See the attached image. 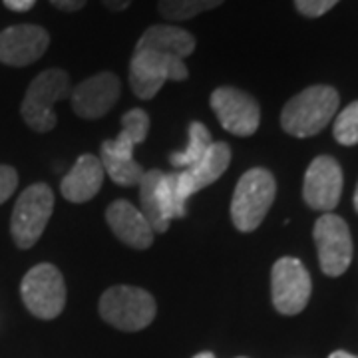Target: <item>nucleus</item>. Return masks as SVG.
I'll return each mask as SVG.
<instances>
[{
  "mask_svg": "<svg viewBox=\"0 0 358 358\" xmlns=\"http://www.w3.org/2000/svg\"><path fill=\"white\" fill-rule=\"evenodd\" d=\"M18 187V173L10 166H0V205L13 197Z\"/></svg>",
  "mask_w": 358,
  "mask_h": 358,
  "instance_id": "b1692460",
  "label": "nucleus"
},
{
  "mask_svg": "<svg viewBox=\"0 0 358 358\" xmlns=\"http://www.w3.org/2000/svg\"><path fill=\"white\" fill-rule=\"evenodd\" d=\"M338 92L333 86H310L282 108L281 126L294 138H310L329 126L338 112Z\"/></svg>",
  "mask_w": 358,
  "mask_h": 358,
  "instance_id": "f257e3e1",
  "label": "nucleus"
},
{
  "mask_svg": "<svg viewBox=\"0 0 358 358\" xmlns=\"http://www.w3.org/2000/svg\"><path fill=\"white\" fill-rule=\"evenodd\" d=\"M36 4V0H4V6L14 13H26Z\"/></svg>",
  "mask_w": 358,
  "mask_h": 358,
  "instance_id": "a878e982",
  "label": "nucleus"
},
{
  "mask_svg": "<svg viewBox=\"0 0 358 358\" xmlns=\"http://www.w3.org/2000/svg\"><path fill=\"white\" fill-rule=\"evenodd\" d=\"M231 150L227 143L215 141L211 143L209 152L205 154L201 162H197L195 166L176 171V185H178V195L181 203H185L193 193L201 192L207 185L215 183L225 169L229 167Z\"/></svg>",
  "mask_w": 358,
  "mask_h": 358,
  "instance_id": "2eb2a0df",
  "label": "nucleus"
},
{
  "mask_svg": "<svg viewBox=\"0 0 358 358\" xmlns=\"http://www.w3.org/2000/svg\"><path fill=\"white\" fill-rule=\"evenodd\" d=\"M120 92V78L112 72H100L72 90V108L84 120H98L114 108Z\"/></svg>",
  "mask_w": 358,
  "mask_h": 358,
  "instance_id": "ddd939ff",
  "label": "nucleus"
},
{
  "mask_svg": "<svg viewBox=\"0 0 358 358\" xmlns=\"http://www.w3.org/2000/svg\"><path fill=\"white\" fill-rule=\"evenodd\" d=\"M343 195V169L331 155H319L305 173L303 197L310 209L331 213Z\"/></svg>",
  "mask_w": 358,
  "mask_h": 358,
  "instance_id": "f8f14e48",
  "label": "nucleus"
},
{
  "mask_svg": "<svg viewBox=\"0 0 358 358\" xmlns=\"http://www.w3.org/2000/svg\"><path fill=\"white\" fill-rule=\"evenodd\" d=\"M148 129H150V115L140 108L129 110L122 117L120 136L115 140H106L102 143L100 157H110V159H120V162L134 159V150L148 138Z\"/></svg>",
  "mask_w": 358,
  "mask_h": 358,
  "instance_id": "a211bd4d",
  "label": "nucleus"
},
{
  "mask_svg": "<svg viewBox=\"0 0 358 358\" xmlns=\"http://www.w3.org/2000/svg\"><path fill=\"white\" fill-rule=\"evenodd\" d=\"M50 34L34 24L10 26L0 32V62L6 66H28L44 56Z\"/></svg>",
  "mask_w": 358,
  "mask_h": 358,
  "instance_id": "4468645a",
  "label": "nucleus"
},
{
  "mask_svg": "<svg viewBox=\"0 0 358 358\" xmlns=\"http://www.w3.org/2000/svg\"><path fill=\"white\" fill-rule=\"evenodd\" d=\"M329 358H358L355 355H350V352H346V350H334L333 355Z\"/></svg>",
  "mask_w": 358,
  "mask_h": 358,
  "instance_id": "cd10ccee",
  "label": "nucleus"
},
{
  "mask_svg": "<svg viewBox=\"0 0 358 358\" xmlns=\"http://www.w3.org/2000/svg\"><path fill=\"white\" fill-rule=\"evenodd\" d=\"M50 2L54 4V6H56V8H60V10L74 13V10L84 8V4H86L88 0H50Z\"/></svg>",
  "mask_w": 358,
  "mask_h": 358,
  "instance_id": "393cba45",
  "label": "nucleus"
},
{
  "mask_svg": "<svg viewBox=\"0 0 358 358\" xmlns=\"http://www.w3.org/2000/svg\"><path fill=\"white\" fill-rule=\"evenodd\" d=\"M277 195V183L273 173L263 167H253L237 181L231 199L233 225L243 233L255 231L268 213Z\"/></svg>",
  "mask_w": 358,
  "mask_h": 358,
  "instance_id": "f03ea898",
  "label": "nucleus"
},
{
  "mask_svg": "<svg viewBox=\"0 0 358 358\" xmlns=\"http://www.w3.org/2000/svg\"><path fill=\"white\" fill-rule=\"evenodd\" d=\"M103 178H106V171H103L100 157L84 154L78 157L74 167L62 179L60 192L64 195V199L72 203H86L102 189Z\"/></svg>",
  "mask_w": 358,
  "mask_h": 358,
  "instance_id": "f3484780",
  "label": "nucleus"
},
{
  "mask_svg": "<svg viewBox=\"0 0 358 358\" xmlns=\"http://www.w3.org/2000/svg\"><path fill=\"white\" fill-rule=\"evenodd\" d=\"M225 0H159L157 8L169 20H189L197 14L221 6Z\"/></svg>",
  "mask_w": 358,
  "mask_h": 358,
  "instance_id": "412c9836",
  "label": "nucleus"
},
{
  "mask_svg": "<svg viewBox=\"0 0 358 358\" xmlns=\"http://www.w3.org/2000/svg\"><path fill=\"white\" fill-rule=\"evenodd\" d=\"M136 50H155L176 56L179 60L192 56L195 50V38L179 26L155 24L150 26L138 40Z\"/></svg>",
  "mask_w": 358,
  "mask_h": 358,
  "instance_id": "6ab92c4d",
  "label": "nucleus"
},
{
  "mask_svg": "<svg viewBox=\"0 0 358 358\" xmlns=\"http://www.w3.org/2000/svg\"><path fill=\"white\" fill-rule=\"evenodd\" d=\"M313 282L307 267L294 259L282 257L271 271V294L273 305L281 315H299L307 307Z\"/></svg>",
  "mask_w": 358,
  "mask_h": 358,
  "instance_id": "1a4fd4ad",
  "label": "nucleus"
},
{
  "mask_svg": "<svg viewBox=\"0 0 358 358\" xmlns=\"http://www.w3.org/2000/svg\"><path fill=\"white\" fill-rule=\"evenodd\" d=\"M341 0H294L296 10L307 18H319L334 8Z\"/></svg>",
  "mask_w": 358,
  "mask_h": 358,
  "instance_id": "5701e85b",
  "label": "nucleus"
},
{
  "mask_svg": "<svg viewBox=\"0 0 358 358\" xmlns=\"http://www.w3.org/2000/svg\"><path fill=\"white\" fill-rule=\"evenodd\" d=\"M211 108L223 129L231 131L233 136L247 138L259 129L261 108L255 98L243 90L221 86L211 94Z\"/></svg>",
  "mask_w": 358,
  "mask_h": 358,
  "instance_id": "9b49d317",
  "label": "nucleus"
},
{
  "mask_svg": "<svg viewBox=\"0 0 358 358\" xmlns=\"http://www.w3.org/2000/svg\"><path fill=\"white\" fill-rule=\"evenodd\" d=\"M315 245L324 275L341 277L352 261V237L346 221L334 213H324L315 223Z\"/></svg>",
  "mask_w": 358,
  "mask_h": 358,
  "instance_id": "9d476101",
  "label": "nucleus"
},
{
  "mask_svg": "<svg viewBox=\"0 0 358 358\" xmlns=\"http://www.w3.org/2000/svg\"><path fill=\"white\" fill-rule=\"evenodd\" d=\"M70 94V76L60 68L44 70L32 80L20 108L24 122L34 131H50L56 128L54 103L64 100Z\"/></svg>",
  "mask_w": 358,
  "mask_h": 358,
  "instance_id": "39448f33",
  "label": "nucleus"
},
{
  "mask_svg": "<svg viewBox=\"0 0 358 358\" xmlns=\"http://www.w3.org/2000/svg\"><path fill=\"white\" fill-rule=\"evenodd\" d=\"M355 209L358 211V185H357V192H355Z\"/></svg>",
  "mask_w": 358,
  "mask_h": 358,
  "instance_id": "c756f323",
  "label": "nucleus"
},
{
  "mask_svg": "<svg viewBox=\"0 0 358 358\" xmlns=\"http://www.w3.org/2000/svg\"><path fill=\"white\" fill-rule=\"evenodd\" d=\"M211 143L213 141H211L209 129L205 128L201 122H192L189 124V141H187V145L181 152H173V154L169 155V164L173 167H178L179 171L195 166L209 152Z\"/></svg>",
  "mask_w": 358,
  "mask_h": 358,
  "instance_id": "aec40b11",
  "label": "nucleus"
},
{
  "mask_svg": "<svg viewBox=\"0 0 358 358\" xmlns=\"http://www.w3.org/2000/svg\"><path fill=\"white\" fill-rule=\"evenodd\" d=\"M140 203L143 217L152 225L154 233H166L171 219L185 217L187 209L181 203L176 185V173H164L150 169L140 181Z\"/></svg>",
  "mask_w": 358,
  "mask_h": 358,
  "instance_id": "20e7f679",
  "label": "nucleus"
},
{
  "mask_svg": "<svg viewBox=\"0 0 358 358\" xmlns=\"http://www.w3.org/2000/svg\"><path fill=\"white\" fill-rule=\"evenodd\" d=\"M187 76L183 60L162 52L136 50L129 62V84L140 100H152L167 80L181 82Z\"/></svg>",
  "mask_w": 358,
  "mask_h": 358,
  "instance_id": "6e6552de",
  "label": "nucleus"
},
{
  "mask_svg": "<svg viewBox=\"0 0 358 358\" xmlns=\"http://www.w3.org/2000/svg\"><path fill=\"white\" fill-rule=\"evenodd\" d=\"M106 221H108L110 229L114 231L115 237L134 249H148L154 243L152 225L143 217L140 209L134 207L126 199H117L108 207Z\"/></svg>",
  "mask_w": 358,
  "mask_h": 358,
  "instance_id": "dca6fc26",
  "label": "nucleus"
},
{
  "mask_svg": "<svg viewBox=\"0 0 358 358\" xmlns=\"http://www.w3.org/2000/svg\"><path fill=\"white\" fill-rule=\"evenodd\" d=\"M20 294L26 308L42 320L56 319L66 305L64 277L50 263H40L24 275Z\"/></svg>",
  "mask_w": 358,
  "mask_h": 358,
  "instance_id": "0eeeda50",
  "label": "nucleus"
},
{
  "mask_svg": "<svg viewBox=\"0 0 358 358\" xmlns=\"http://www.w3.org/2000/svg\"><path fill=\"white\" fill-rule=\"evenodd\" d=\"M334 140L343 145H357L358 143V100L348 103L334 122Z\"/></svg>",
  "mask_w": 358,
  "mask_h": 358,
  "instance_id": "4be33fe9",
  "label": "nucleus"
},
{
  "mask_svg": "<svg viewBox=\"0 0 358 358\" xmlns=\"http://www.w3.org/2000/svg\"><path fill=\"white\" fill-rule=\"evenodd\" d=\"M129 2H131V0H103V4H106L110 10H124V8H128Z\"/></svg>",
  "mask_w": 358,
  "mask_h": 358,
  "instance_id": "bb28decb",
  "label": "nucleus"
},
{
  "mask_svg": "<svg viewBox=\"0 0 358 358\" xmlns=\"http://www.w3.org/2000/svg\"><path fill=\"white\" fill-rule=\"evenodd\" d=\"M102 319L120 331L136 333L152 324L155 319V301L152 294L138 287H110L100 299Z\"/></svg>",
  "mask_w": 358,
  "mask_h": 358,
  "instance_id": "7ed1b4c3",
  "label": "nucleus"
},
{
  "mask_svg": "<svg viewBox=\"0 0 358 358\" xmlns=\"http://www.w3.org/2000/svg\"><path fill=\"white\" fill-rule=\"evenodd\" d=\"M54 211V193L46 183H34L20 193L13 209L10 233L16 247L30 249L42 237Z\"/></svg>",
  "mask_w": 358,
  "mask_h": 358,
  "instance_id": "423d86ee",
  "label": "nucleus"
},
{
  "mask_svg": "<svg viewBox=\"0 0 358 358\" xmlns=\"http://www.w3.org/2000/svg\"><path fill=\"white\" fill-rule=\"evenodd\" d=\"M193 358H215L211 352H199V355H195Z\"/></svg>",
  "mask_w": 358,
  "mask_h": 358,
  "instance_id": "c85d7f7f",
  "label": "nucleus"
}]
</instances>
